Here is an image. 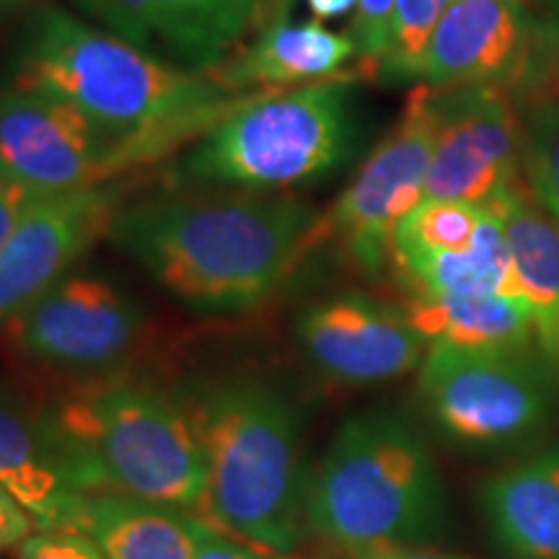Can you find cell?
<instances>
[{
    "label": "cell",
    "instance_id": "27",
    "mask_svg": "<svg viewBox=\"0 0 559 559\" xmlns=\"http://www.w3.org/2000/svg\"><path fill=\"white\" fill-rule=\"evenodd\" d=\"M19 559H104L94 539L79 531H34L19 547Z\"/></svg>",
    "mask_w": 559,
    "mask_h": 559
},
{
    "label": "cell",
    "instance_id": "13",
    "mask_svg": "<svg viewBox=\"0 0 559 559\" xmlns=\"http://www.w3.org/2000/svg\"><path fill=\"white\" fill-rule=\"evenodd\" d=\"M544 47L526 0H456L432 32L419 81L430 88L519 86Z\"/></svg>",
    "mask_w": 559,
    "mask_h": 559
},
{
    "label": "cell",
    "instance_id": "24",
    "mask_svg": "<svg viewBox=\"0 0 559 559\" xmlns=\"http://www.w3.org/2000/svg\"><path fill=\"white\" fill-rule=\"evenodd\" d=\"M453 3L456 0H396L389 47L379 68L383 81H419L428 41Z\"/></svg>",
    "mask_w": 559,
    "mask_h": 559
},
{
    "label": "cell",
    "instance_id": "29",
    "mask_svg": "<svg viewBox=\"0 0 559 559\" xmlns=\"http://www.w3.org/2000/svg\"><path fill=\"white\" fill-rule=\"evenodd\" d=\"M37 531V523L21 502L0 485V555L21 547Z\"/></svg>",
    "mask_w": 559,
    "mask_h": 559
},
{
    "label": "cell",
    "instance_id": "5",
    "mask_svg": "<svg viewBox=\"0 0 559 559\" xmlns=\"http://www.w3.org/2000/svg\"><path fill=\"white\" fill-rule=\"evenodd\" d=\"M47 423L75 487L200 510L207 466L190 409L158 391L104 383L62 400Z\"/></svg>",
    "mask_w": 559,
    "mask_h": 559
},
{
    "label": "cell",
    "instance_id": "6",
    "mask_svg": "<svg viewBox=\"0 0 559 559\" xmlns=\"http://www.w3.org/2000/svg\"><path fill=\"white\" fill-rule=\"evenodd\" d=\"M355 143L349 91L340 81L251 94L181 158L194 181L270 192L330 177Z\"/></svg>",
    "mask_w": 559,
    "mask_h": 559
},
{
    "label": "cell",
    "instance_id": "17",
    "mask_svg": "<svg viewBox=\"0 0 559 559\" xmlns=\"http://www.w3.org/2000/svg\"><path fill=\"white\" fill-rule=\"evenodd\" d=\"M358 55L349 34L324 29L319 21L293 24L285 16L272 19L251 45L213 70L210 79L228 94H249L251 86H293L321 83Z\"/></svg>",
    "mask_w": 559,
    "mask_h": 559
},
{
    "label": "cell",
    "instance_id": "3",
    "mask_svg": "<svg viewBox=\"0 0 559 559\" xmlns=\"http://www.w3.org/2000/svg\"><path fill=\"white\" fill-rule=\"evenodd\" d=\"M187 409L205 451L202 515L257 549H296L311 477L290 404L264 383L226 381Z\"/></svg>",
    "mask_w": 559,
    "mask_h": 559
},
{
    "label": "cell",
    "instance_id": "18",
    "mask_svg": "<svg viewBox=\"0 0 559 559\" xmlns=\"http://www.w3.org/2000/svg\"><path fill=\"white\" fill-rule=\"evenodd\" d=\"M202 523L164 502L120 492H88L75 508L68 531L94 539L104 559H194Z\"/></svg>",
    "mask_w": 559,
    "mask_h": 559
},
{
    "label": "cell",
    "instance_id": "10",
    "mask_svg": "<svg viewBox=\"0 0 559 559\" xmlns=\"http://www.w3.org/2000/svg\"><path fill=\"white\" fill-rule=\"evenodd\" d=\"M438 128L425 200L492 207L519 187V122L506 88H432Z\"/></svg>",
    "mask_w": 559,
    "mask_h": 559
},
{
    "label": "cell",
    "instance_id": "20",
    "mask_svg": "<svg viewBox=\"0 0 559 559\" xmlns=\"http://www.w3.org/2000/svg\"><path fill=\"white\" fill-rule=\"evenodd\" d=\"M498 542L519 559H559V449L523 461L485 487Z\"/></svg>",
    "mask_w": 559,
    "mask_h": 559
},
{
    "label": "cell",
    "instance_id": "16",
    "mask_svg": "<svg viewBox=\"0 0 559 559\" xmlns=\"http://www.w3.org/2000/svg\"><path fill=\"white\" fill-rule=\"evenodd\" d=\"M0 485L29 510L37 531H68L83 492L47 417L0 404Z\"/></svg>",
    "mask_w": 559,
    "mask_h": 559
},
{
    "label": "cell",
    "instance_id": "9",
    "mask_svg": "<svg viewBox=\"0 0 559 559\" xmlns=\"http://www.w3.org/2000/svg\"><path fill=\"white\" fill-rule=\"evenodd\" d=\"M419 394L449 436L464 443H506L539 428L549 412L542 368L515 349L430 345Z\"/></svg>",
    "mask_w": 559,
    "mask_h": 559
},
{
    "label": "cell",
    "instance_id": "26",
    "mask_svg": "<svg viewBox=\"0 0 559 559\" xmlns=\"http://www.w3.org/2000/svg\"><path fill=\"white\" fill-rule=\"evenodd\" d=\"M394 5L396 0H358L355 3V19L349 37H353L355 47H358V55L368 75H379L383 55H386L389 47Z\"/></svg>",
    "mask_w": 559,
    "mask_h": 559
},
{
    "label": "cell",
    "instance_id": "34",
    "mask_svg": "<svg viewBox=\"0 0 559 559\" xmlns=\"http://www.w3.org/2000/svg\"><path fill=\"white\" fill-rule=\"evenodd\" d=\"M557 60H559V47H557Z\"/></svg>",
    "mask_w": 559,
    "mask_h": 559
},
{
    "label": "cell",
    "instance_id": "12",
    "mask_svg": "<svg viewBox=\"0 0 559 559\" xmlns=\"http://www.w3.org/2000/svg\"><path fill=\"white\" fill-rule=\"evenodd\" d=\"M143 311L102 277L70 275L11 319V337L32 358L66 368H104L130 353Z\"/></svg>",
    "mask_w": 559,
    "mask_h": 559
},
{
    "label": "cell",
    "instance_id": "15",
    "mask_svg": "<svg viewBox=\"0 0 559 559\" xmlns=\"http://www.w3.org/2000/svg\"><path fill=\"white\" fill-rule=\"evenodd\" d=\"M306 355L332 379L389 381L423 362L428 340L407 313L366 296H337L313 304L296 324Z\"/></svg>",
    "mask_w": 559,
    "mask_h": 559
},
{
    "label": "cell",
    "instance_id": "25",
    "mask_svg": "<svg viewBox=\"0 0 559 559\" xmlns=\"http://www.w3.org/2000/svg\"><path fill=\"white\" fill-rule=\"evenodd\" d=\"M523 158L536 200L559 221V99L547 102L531 117Z\"/></svg>",
    "mask_w": 559,
    "mask_h": 559
},
{
    "label": "cell",
    "instance_id": "30",
    "mask_svg": "<svg viewBox=\"0 0 559 559\" xmlns=\"http://www.w3.org/2000/svg\"><path fill=\"white\" fill-rule=\"evenodd\" d=\"M41 198L39 192L29 190V187L16 185V181L0 179V247L11 239L13 230L19 228L21 218L26 215L34 202Z\"/></svg>",
    "mask_w": 559,
    "mask_h": 559
},
{
    "label": "cell",
    "instance_id": "14",
    "mask_svg": "<svg viewBox=\"0 0 559 559\" xmlns=\"http://www.w3.org/2000/svg\"><path fill=\"white\" fill-rule=\"evenodd\" d=\"M120 210L111 185L41 194L0 247V321L13 319L62 280L102 236Z\"/></svg>",
    "mask_w": 559,
    "mask_h": 559
},
{
    "label": "cell",
    "instance_id": "28",
    "mask_svg": "<svg viewBox=\"0 0 559 559\" xmlns=\"http://www.w3.org/2000/svg\"><path fill=\"white\" fill-rule=\"evenodd\" d=\"M194 559H285L275 551L251 547L247 542H234L230 534H221L213 523H202V534Z\"/></svg>",
    "mask_w": 559,
    "mask_h": 559
},
{
    "label": "cell",
    "instance_id": "8",
    "mask_svg": "<svg viewBox=\"0 0 559 559\" xmlns=\"http://www.w3.org/2000/svg\"><path fill=\"white\" fill-rule=\"evenodd\" d=\"M436 128L432 88L419 86L400 124L370 153L330 213L313 223L309 251L334 239L366 275L381 272L394 228L425 200Z\"/></svg>",
    "mask_w": 559,
    "mask_h": 559
},
{
    "label": "cell",
    "instance_id": "21",
    "mask_svg": "<svg viewBox=\"0 0 559 559\" xmlns=\"http://www.w3.org/2000/svg\"><path fill=\"white\" fill-rule=\"evenodd\" d=\"M407 319L432 345L515 349L534 334V317L521 296H417Z\"/></svg>",
    "mask_w": 559,
    "mask_h": 559
},
{
    "label": "cell",
    "instance_id": "4",
    "mask_svg": "<svg viewBox=\"0 0 559 559\" xmlns=\"http://www.w3.org/2000/svg\"><path fill=\"white\" fill-rule=\"evenodd\" d=\"M306 521L355 557L432 539L443 485L425 440L391 412L347 419L311 474Z\"/></svg>",
    "mask_w": 559,
    "mask_h": 559
},
{
    "label": "cell",
    "instance_id": "2",
    "mask_svg": "<svg viewBox=\"0 0 559 559\" xmlns=\"http://www.w3.org/2000/svg\"><path fill=\"white\" fill-rule=\"evenodd\" d=\"M16 86L58 96L111 135L143 140L160 156L205 135L251 96L234 99L210 75L174 68L55 5L26 26Z\"/></svg>",
    "mask_w": 559,
    "mask_h": 559
},
{
    "label": "cell",
    "instance_id": "33",
    "mask_svg": "<svg viewBox=\"0 0 559 559\" xmlns=\"http://www.w3.org/2000/svg\"><path fill=\"white\" fill-rule=\"evenodd\" d=\"M29 0H0V13L3 11H16L21 5H26Z\"/></svg>",
    "mask_w": 559,
    "mask_h": 559
},
{
    "label": "cell",
    "instance_id": "32",
    "mask_svg": "<svg viewBox=\"0 0 559 559\" xmlns=\"http://www.w3.org/2000/svg\"><path fill=\"white\" fill-rule=\"evenodd\" d=\"M360 559H459L449 555H436V551H423L415 547H402V549H373L366 555H358Z\"/></svg>",
    "mask_w": 559,
    "mask_h": 559
},
{
    "label": "cell",
    "instance_id": "22",
    "mask_svg": "<svg viewBox=\"0 0 559 559\" xmlns=\"http://www.w3.org/2000/svg\"><path fill=\"white\" fill-rule=\"evenodd\" d=\"M487 210V207H485ZM417 296H521L500 215L487 210L474 241L461 251L432 254L400 267Z\"/></svg>",
    "mask_w": 559,
    "mask_h": 559
},
{
    "label": "cell",
    "instance_id": "7",
    "mask_svg": "<svg viewBox=\"0 0 559 559\" xmlns=\"http://www.w3.org/2000/svg\"><path fill=\"white\" fill-rule=\"evenodd\" d=\"M160 153L111 135L58 96L13 86L0 94V179L39 194L109 185Z\"/></svg>",
    "mask_w": 559,
    "mask_h": 559
},
{
    "label": "cell",
    "instance_id": "23",
    "mask_svg": "<svg viewBox=\"0 0 559 559\" xmlns=\"http://www.w3.org/2000/svg\"><path fill=\"white\" fill-rule=\"evenodd\" d=\"M487 210L469 202L423 200L400 221L391 236V254L400 267L432 254L466 249L477 236Z\"/></svg>",
    "mask_w": 559,
    "mask_h": 559
},
{
    "label": "cell",
    "instance_id": "1",
    "mask_svg": "<svg viewBox=\"0 0 559 559\" xmlns=\"http://www.w3.org/2000/svg\"><path fill=\"white\" fill-rule=\"evenodd\" d=\"M317 213L296 198H171L120 207L107 236L198 311L270 298L309 254Z\"/></svg>",
    "mask_w": 559,
    "mask_h": 559
},
{
    "label": "cell",
    "instance_id": "19",
    "mask_svg": "<svg viewBox=\"0 0 559 559\" xmlns=\"http://www.w3.org/2000/svg\"><path fill=\"white\" fill-rule=\"evenodd\" d=\"M487 210L502 221L515 283L534 317L544 358L559 366V221L521 187Z\"/></svg>",
    "mask_w": 559,
    "mask_h": 559
},
{
    "label": "cell",
    "instance_id": "31",
    "mask_svg": "<svg viewBox=\"0 0 559 559\" xmlns=\"http://www.w3.org/2000/svg\"><path fill=\"white\" fill-rule=\"evenodd\" d=\"M355 3H358V0H306V5H309V11L317 21L342 19L345 13L355 9Z\"/></svg>",
    "mask_w": 559,
    "mask_h": 559
},
{
    "label": "cell",
    "instance_id": "11",
    "mask_svg": "<svg viewBox=\"0 0 559 559\" xmlns=\"http://www.w3.org/2000/svg\"><path fill=\"white\" fill-rule=\"evenodd\" d=\"M83 16L153 58L210 75L243 50L280 0H73Z\"/></svg>",
    "mask_w": 559,
    "mask_h": 559
}]
</instances>
